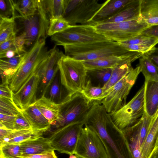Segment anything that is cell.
Wrapping results in <instances>:
<instances>
[{"mask_svg":"<svg viewBox=\"0 0 158 158\" xmlns=\"http://www.w3.org/2000/svg\"><path fill=\"white\" fill-rule=\"evenodd\" d=\"M19 144L21 149V156L22 157L54 150L50 145L48 138H44L42 136L26 140Z\"/></svg>","mask_w":158,"mask_h":158,"instance_id":"18","label":"cell"},{"mask_svg":"<svg viewBox=\"0 0 158 158\" xmlns=\"http://www.w3.org/2000/svg\"><path fill=\"white\" fill-rule=\"evenodd\" d=\"M156 151H158V148H157V150H156Z\"/></svg>","mask_w":158,"mask_h":158,"instance_id":"54","label":"cell"},{"mask_svg":"<svg viewBox=\"0 0 158 158\" xmlns=\"http://www.w3.org/2000/svg\"><path fill=\"white\" fill-rule=\"evenodd\" d=\"M97 101H90L80 92L69 94L58 103L59 116L55 124L52 126L54 128L52 131L71 123L83 122Z\"/></svg>","mask_w":158,"mask_h":158,"instance_id":"4","label":"cell"},{"mask_svg":"<svg viewBox=\"0 0 158 158\" xmlns=\"http://www.w3.org/2000/svg\"><path fill=\"white\" fill-rule=\"evenodd\" d=\"M34 104L48 121L51 127L53 126L59 116L60 109L58 103L43 95L37 99Z\"/></svg>","mask_w":158,"mask_h":158,"instance_id":"24","label":"cell"},{"mask_svg":"<svg viewBox=\"0 0 158 158\" xmlns=\"http://www.w3.org/2000/svg\"><path fill=\"white\" fill-rule=\"evenodd\" d=\"M152 118L145 112L137 122L122 131L126 137L137 141L141 148L147 134Z\"/></svg>","mask_w":158,"mask_h":158,"instance_id":"20","label":"cell"},{"mask_svg":"<svg viewBox=\"0 0 158 158\" xmlns=\"http://www.w3.org/2000/svg\"><path fill=\"white\" fill-rule=\"evenodd\" d=\"M16 116L0 113V126L9 130H14Z\"/></svg>","mask_w":158,"mask_h":158,"instance_id":"42","label":"cell"},{"mask_svg":"<svg viewBox=\"0 0 158 158\" xmlns=\"http://www.w3.org/2000/svg\"><path fill=\"white\" fill-rule=\"evenodd\" d=\"M132 154L133 158H144L138 141L135 139L126 138Z\"/></svg>","mask_w":158,"mask_h":158,"instance_id":"41","label":"cell"},{"mask_svg":"<svg viewBox=\"0 0 158 158\" xmlns=\"http://www.w3.org/2000/svg\"><path fill=\"white\" fill-rule=\"evenodd\" d=\"M139 63L145 81H158V67L157 66L142 56L139 59Z\"/></svg>","mask_w":158,"mask_h":158,"instance_id":"31","label":"cell"},{"mask_svg":"<svg viewBox=\"0 0 158 158\" xmlns=\"http://www.w3.org/2000/svg\"></svg>","mask_w":158,"mask_h":158,"instance_id":"55","label":"cell"},{"mask_svg":"<svg viewBox=\"0 0 158 158\" xmlns=\"http://www.w3.org/2000/svg\"><path fill=\"white\" fill-rule=\"evenodd\" d=\"M145 57L158 67V48L153 47L142 56Z\"/></svg>","mask_w":158,"mask_h":158,"instance_id":"44","label":"cell"},{"mask_svg":"<svg viewBox=\"0 0 158 158\" xmlns=\"http://www.w3.org/2000/svg\"><path fill=\"white\" fill-rule=\"evenodd\" d=\"M26 52L10 58L0 59V71L2 84L9 85L12 77L21 64Z\"/></svg>","mask_w":158,"mask_h":158,"instance_id":"25","label":"cell"},{"mask_svg":"<svg viewBox=\"0 0 158 158\" xmlns=\"http://www.w3.org/2000/svg\"><path fill=\"white\" fill-rule=\"evenodd\" d=\"M145 112L153 118L158 112V81H145Z\"/></svg>","mask_w":158,"mask_h":158,"instance_id":"22","label":"cell"},{"mask_svg":"<svg viewBox=\"0 0 158 158\" xmlns=\"http://www.w3.org/2000/svg\"><path fill=\"white\" fill-rule=\"evenodd\" d=\"M17 26L15 19L0 17V44L17 36Z\"/></svg>","mask_w":158,"mask_h":158,"instance_id":"29","label":"cell"},{"mask_svg":"<svg viewBox=\"0 0 158 158\" xmlns=\"http://www.w3.org/2000/svg\"><path fill=\"white\" fill-rule=\"evenodd\" d=\"M80 92L90 101L101 102L107 96L103 87L92 85L87 78L85 87Z\"/></svg>","mask_w":158,"mask_h":158,"instance_id":"32","label":"cell"},{"mask_svg":"<svg viewBox=\"0 0 158 158\" xmlns=\"http://www.w3.org/2000/svg\"><path fill=\"white\" fill-rule=\"evenodd\" d=\"M19 158H57L54 150L51 152L31 155L25 156H20Z\"/></svg>","mask_w":158,"mask_h":158,"instance_id":"49","label":"cell"},{"mask_svg":"<svg viewBox=\"0 0 158 158\" xmlns=\"http://www.w3.org/2000/svg\"><path fill=\"white\" fill-rule=\"evenodd\" d=\"M140 34L158 39V25L149 26L142 31Z\"/></svg>","mask_w":158,"mask_h":158,"instance_id":"48","label":"cell"},{"mask_svg":"<svg viewBox=\"0 0 158 158\" xmlns=\"http://www.w3.org/2000/svg\"><path fill=\"white\" fill-rule=\"evenodd\" d=\"M13 8L10 0H0V17H12Z\"/></svg>","mask_w":158,"mask_h":158,"instance_id":"39","label":"cell"},{"mask_svg":"<svg viewBox=\"0 0 158 158\" xmlns=\"http://www.w3.org/2000/svg\"><path fill=\"white\" fill-rule=\"evenodd\" d=\"M7 84H1L0 86V97L13 100V91Z\"/></svg>","mask_w":158,"mask_h":158,"instance_id":"46","label":"cell"},{"mask_svg":"<svg viewBox=\"0 0 158 158\" xmlns=\"http://www.w3.org/2000/svg\"><path fill=\"white\" fill-rule=\"evenodd\" d=\"M143 54L142 52H138L133 56L123 61L113 68L110 79L103 87L104 92L107 95V91L133 69L131 65V63L140 58Z\"/></svg>","mask_w":158,"mask_h":158,"instance_id":"21","label":"cell"},{"mask_svg":"<svg viewBox=\"0 0 158 158\" xmlns=\"http://www.w3.org/2000/svg\"><path fill=\"white\" fill-rule=\"evenodd\" d=\"M32 130L30 124L23 115L22 112L16 116L14 125V130Z\"/></svg>","mask_w":158,"mask_h":158,"instance_id":"40","label":"cell"},{"mask_svg":"<svg viewBox=\"0 0 158 158\" xmlns=\"http://www.w3.org/2000/svg\"><path fill=\"white\" fill-rule=\"evenodd\" d=\"M113 68L87 71V79L92 85L103 87L110 79Z\"/></svg>","mask_w":158,"mask_h":158,"instance_id":"30","label":"cell"},{"mask_svg":"<svg viewBox=\"0 0 158 158\" xmlns=\"http://www.w3.org/2000/svg\"><path fill=\"white\" fill-rule=\"evenodd\" d=\"M52 50V48L48 50L45 45V40L41 39L27 52L21 64L10 83V87L13 92L18 91L28 79L36 72Z\"/></svg>","mask_w":158,"mask_h":158,"instance_id":"5","label":"cell"},{"mask_svg":"<svg viewBox=\"0 0 158 158\" xmlns=\"http://www.w3.org/2000/svg\"><path fill=\"white\" fill-rule=\"evenodd\" d=\"M149 25L141 16L131 20L102 23L94 26L96 31L109 40L120 43L139 35Z\"/></svg>","mask_w":158,"mask_h":158,"instance_id":"7","label":"cell"},{"mask_svg":"<svg viewBox=\"0 0 158 158\" xmlns=\"http://www.w3.org/2000/svg\"><path fill=\"white\" fill-rule=\"evenodd\" d=\"M62 85L70 94L81 92L85 85L87 70L83 62L63 53L58 62Z\"/></svg>","mask_w":158,"mask_h":158,"instance_id":"6","label":"cell"},{"mask_svg":"<svg viewBox=\"0 0 158 158\" xmlns=\"http://www.w3.org/2000/svg\"><path fill=\"white\" fill-rule=\"evenodd\" d=\"M131 0H107L105 5L94 17L92 25L101 23L114 16Z\"/></svg>","mask_w":158,"mask_h":158,"instance_id":"23","label":"cell"},{"mask_svg":"<svg viewBox=\"0 0 158 158\" xmlns=\"http://www.w3.org/2000/svg\"><path fill=\"white\" fill-rule=\"evenodd\" d=\"M69 158H77V157L75 154H71L69 155Z\"/></svg>","mask_w":158,"mask_h":158,"instance_id":"52","label":"cell"},{"mask_svg":"<svg viewBox=\"0 0 158 158\" xmlns=\"http://www.w3.org/2000/svg\"><path fill=\"white\" fill-rule=\"evenodd\" d=\"M100 3L98 0H65L63 16L71 26L92 25L93 19L107 2Z\"/></svg>","mask_w":158,"mask_h":158,"instance_id":"8","label":"cell"},{"mask_svg":"<svg viewBox=\"0 0 158 158\" xmlns=\"http://www.w3.org/2000/svg\"><path fill=\"white\" fill-rule=\"evenodd\" d=\"M21 112L13 100L0 97V113L16 116Z\"/></svg>","mask_w":158,"mask_h":158,"instance_id":"36","label":"cell"},{"mask_svg":"<svg viewBox=\"0 0 158 158\" xmlns=\"http://www.w3.org/2000/svg\"><path fill=\"white\" fill-rule=\"evenodd\" d=\"M13 8L12 16L15 19L23 18L34 13L37 0H10Z\"/></svg>","mask_w":158,"mask_h":158,"instance_id":"27","label":"cell"},{"mask_svg":"<svg viewBox=\"0 0 158 158\" xmlns=\"http://www.w3.org/2000/svg\"><path fill=\"white\" fill-rule=\"evenodd\" d=\"M56 45H79L98 41L109 40L99 33L93 26L76 25L51 36Z\"/></svg>","mask_w":158,"mask_h":158,"instance_id":"9","label":"cell"},{"mask_svg":"<svg viewBox=\"0 0 158 158\" xmlns=\"http://www.w3.org/2000/svg\"><path fill=\"white\" fill-rule=\"evenodd\" d=\"M40 81V77L35 72L18 91L14 93L13 100L20 111L25 110L36 101V95Z\"/></svg>","mask_w":158,"mask_h":158,"instance_id":"15","label":"cell"},{"mask_svg":"<svg viewBox=\"0 0 158 158\" xmlns=\"http://www.w3.org/2000/svg\"><path fill=\"white\" fill-rule=\"evenodd\" d=\"M45 7L50 19L63 17L64 13L65 0H44Z\"/></svg>","mask_w":158,"mask_h":158,"instance_id":"33","label":"cell"},{"mask_svg":"<svg viewBox=\"0 0 158 158\" xmlns=\"http://www.w3.org/2000/svg\"><path fill=\"white\" fill-rule=\"evenodd\" d=\"M63 47L65 55L81 62L112 55L121 56L130 52L119 43L110 40Z\"/></svg>","mask_w":158,"mask_h":158,"instance_id":"2","label":"cell"},{"mask_svg":"<svg viewBox=\"0 0 158 158\" xmlns=\"http://www.w3.org/2000/svg\"><path fill=\"white\" fill-rule=\"evenodd\" d=\"M71 26L63 17L50 19H49L48 35L51 36L66 29Z\"/></svg>","mask_w":158,"mask_h":158,"instance_id":"35","label":"cell"},{"mask_svg":"<svg viewBox=\"0 0 158 158\" xmlns=\"http://www.w3.org/2000/svg\"><path fill=\"white\" fill-rule=\"evenodd\" d=\"M77 158H83L82 157H79V156H77Z\"/></svg>","mask_w":158,"mask_h":158,"instance_id":"53","label":"cell"},{"mask_svg":"<svg viewBox=\"0 0 158 158\" xmlns=\"http://www.w3.org/2000/svg\"><path fill=\"white\" fill-rule=\"evenodd\" d=\"M158 147V112L152 118L140 148L144 158H150Z\"/></svg>","mask_w":158,"mask_h":158,"instance_id":"19","label":"cell"},{"mask_svg":"<svg viewBox=\"0 0 158 158\" xmlns=\"http://www.w3.org/2000/svg\"><path fill=\"white\" fill-rule=\"evenodd\" d=\"M138 52L130 51L121 56L112 55L95 60L82 62L87 71L114 68Z\"/></svg>","mask_w":158,"mask_h":158,"instance_id":"17","label":"cell"},{"mask_svg":"<svg viewBox=\"0 0 158 158\" xmlns=\"http://www.w3.org/2000/svg\"><path fill=\"white\" fill-rule=\"evenodd\" d=\"M141 72L139 65L132 70L107 92V96L101 103L110 113L120 109L126 104L127 97Z\"/></svg>","mask_w":158,"mask_h":158,"instance_id":"10","label":"cell"},{"mask_svg":"<svg viewBox=\"0 0 158 158\" xmlns=\"http://www.w3.org/2000/svg\"><path fill=\"white\" fill-rule=\"evenodd\" d=\"M118 43L123 44H139L154 47L158 43V39L152 37L139 34L128 40Z\"/></svg>","mask_w":158,"mask_h":158,"instance_id":"37","label":"cell"},{"mask_svg":"<svg viewBox=\"0 0 158 158\" xmlns=\"http://www.w3.org/2000/svg\"><path fill=\"white\" fill-rule=\"evenodd\" d=\"M60 76L55 77L51 85L50 86L49 98L53 102H60L63 99L62 98L63 93L60 85Z\"/></svg>","mask_w":158,"mask_h":158,"instance_id":"38","label":"cell"},{"mask_svg":"<svg viewBox=\"0 0 158 158\" xmlns=\"http://www.w3.org/2000/svg\"><path fill=\"white\" fill-rule=\"evenodd\" d=\"M74 154L83 158H109L98 135L85 126L82 129Z\"/></svg>","mask_w":158,"mask_h":158,"instance_id":"13","label":"cell"},{"mask_svg":"<svg viewBox=\"0 0 158 158\" xmlns=\"http://www.w3.org/2000/svg\"><path fill=\"white\" fill-rule=\"evenodd\" d=\"M84 126L95 132L106 148L109 158H133L123 131L115 125L100 102H97L84 118Z\"/></svg>","mask_w":158,"mask_h":158,"instance_id":"1","label":"cell"},{"mask_svg":"<svg viewBox=\"0 0 158 158\" xmlns=\"http://www.w3.org/2000/svg\"><path fill=\"white\" fill-rule=\"evenodd\" d=\"M21 155L19 143H7L0 146V158H19Z\"/></svg>","mask_w":158,"mask_h":158,"instance_id":"34","label":"cell"},{"mask_svg":"<svg viewBox=\"0 0 158 158\" xmlns=\"http://www.w3.org/2000/svg\"><path fill=\"white\" fill-rule=\"evenodd\" d=\"M119 44L129 51L143 53L148 52L153 48L149 46L139 44Z\"/></svg>","mask_w":158,"mask_h":158,"instance_id":"43","label":"cell"},{"mask_svg":"<svg viewBox=\"0 0 158 158\" xmlns=\"http://www.w3.org/2000/svg\"><path fill=\"white\" fill-rule=\"evenodd\" d=\"M16 37L0 44V52L12 49H17L24 51H27L26 50L19 49L17 47L15 40V38Z\"/></svg>","mask_w":158,"mask_h":158,"instance_id":"45","label":"cell"},{"mask_svg":"<svg viewBox=\"0 0 158 158\" xmlns=\"http://www.w3.org/2000/svg\"><path fill=\"white\" fill-rule=\"evenodd\" d=\"M63 53L55 46L49 55L41 63L35 73L40 78V90L41 96L45 95L59 71L58 61Z\"/></svg>","mask_w":158,"mask_h":158,"instance_id":"14","label":"cell"},{"mask_svg":"<svg viewBox=\"0 0 158 158\" xmlns=\"http://www.w3.org/2000/svg\"><path fill=\"white\" fill-rule=\"evenodd\" d=\"M140 16V0H131L117 14L101 23L128 21Z\"/></svg>","mask_w":158,"mask_h":158,"instance_id":"26","label":"cell"},{"mask_svg":"<svg viewBox=\"0 0 158 158\" xmlns=\"http://www.w3.org/2000/svg\"><path fill=\"white\" fill-rule=\"evenodd\" d=\"M150 158H158V151L155 152Z\"/></svg>","mask_w":158,"mask_h":158,"instance_id":"51","label":"cell"},{"mask_svg":"<svg viewBox=\"0 0 158 158\" xmlns=\"http://www.w3.org/2000/svg\"><path fill=\"white\" fill-rule=\"evenodd\" d=\"M12 131L4 127L0 126V143L3 141L4 139L10 134Z\"/></svg>","mask_w":158,"mask_h":158,"instance_id":"50","label":"cell"},{"mask_svg":"<svg viewBox=\"0 0 158 158\" xmlns=\"http://www.w3.org/2000/svg\"><path fill=\"white\" fill-rule=\"evenodd\" d=\"M21 112L33 131L43 133L50 129L51 124L34 103Z\"/></svg>","mask_w":158,"mask_h":158,"instance_id":"16","label":"cell"},{"mask_svg":"<svg viewBox=\"0 0 158 158\" xmlns=\"http://www.w3.org/2000/svg\"><path fill=\"white\" fill-rule=\"evenodd\" d=\"M27 52L17 49H12L0 52V59L10 58L17 55L24 53Z\"/></svg>","mask_w":158,"mask_h":158,"instance_id":"47","label":"cell"},{"mask_svg":"<svg viewBox=\"0 0 158 158\" xmlns=\"http://www.w3.org/2000/svg\"><path fill=\"white\" fill-rule=\"evenodd\" d=\"M84 126L83 122L76 123L52 131L48 138L51 147L60 153L74 154Z\"/></svg>","mask_w":158,"mask_h":158,"instance_id":"12","label":"cell"},{"mask_svg":"<svg viewBox=\"0 0 158 158\" xmlns=\"http://www.w3.org/2000/svg\"><path fill=\"white\" fill-rule=\"evenodd\" d=\"M140 15L149 26L158 25V0H140Z\"/></svg>","mask_w":158,"mask_h":158,"instance_id":"28","label":"cell"},{"mask_svg":"<svg viewBox=\"0 0 158 158\" xmlns=\"http://www.w3.org/2000/svg\"><path fill=\"white\" fill-rule=\"evenodd\" d=\"M15 19L18 22V32L21 31L19 35H22L25 37V47H32L36 41L41 39L45 40L48 36L49 19L44 0H37L36 9L34 14Z\"/></svg>","mask_w":158,"mask_h":158,"instance_id":"3","label":"cell"},{"mask_svg":"<svg viewBox=\"0 0 158 158\" xmlns=\"http://www.w3.org/2000/svg\"><path fill=\"white\" fill-rule=\"evenodd\" d=\"M144 83L127 103L117 111L109 113L116 126L121 131L135 124L145 112Z\"/></svg>","mask_w":158,"mask_h":158,"instance_id":"11","label":"cell"}]
</instances>
